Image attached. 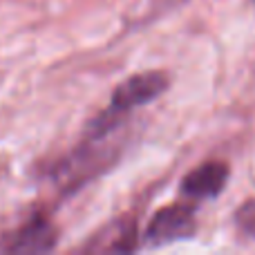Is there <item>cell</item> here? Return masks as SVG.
Returning <instances> with one entry per match:
<instances>
[{"label":"cell","mask_w":255,"mask_h":255,"mask_svg":"<svg viewBox=\"0 0 255 255\" xmlns=\"http://www.w3.org/2000/svg\"><path fill=\"white\" fill-rule=\"evenodd\" d=\"M58 244V231L47 215L34 213L25 224L4 238L0 251L4 253H49Z\"/></svg>","instance_id":"obj_4"},{"label":"cell","mask_w":255,"mask_h":255,"mask_svg":"<svg viewBox=\"0 0 255 255\" xmlns=\"http://www.w3.org/2000/svg\"><path fill=\"white\" fill-rule=\"evenodd\" d=\"M170 85L166 72H141L130 79H126L124 83L117 85V90L112 92L110 106L101 112L108 119H126L130 112L139 110V108L148 106V103L157 101Z\"/></svg>","instance_id":"obj_2"},{"label":"cell","mask_w":255,"mask_h":255,"mask_svg":"<svg viewBox=\"0 0 255 255\" xmlns=\"http://www.w3.org/2000/svg\"><path fill=\"white\" fill-rule=\"evenodd\" d=\"M124 121L126 119L117 121L99 115L90 124L85 139L65 159H61L52 172L54 181L63 193L72 195L119 161L126 145V141L119 139L124 132Z\"/></svg>","instance_id":"obj_1"},{"label":"cell","mask_w":255,"mask_h":255,"mask_svg":"<svg viewBox=\"0 0 255 255\" xmlns=\"http://www.w3.org/2000/svg\"><path fill=\"white\" fill-rule=\"evenodd\" d=\"M235 224L244 235L255 240V199H249L244 206L238 208L235 213Z\"/></svg>","instance_id":"obj_7"},{"label":"cell","mask_w":255,"mask_h":255,"mask_svg":"<svg viewBox=\"0 0 255 255\" xmlns=\"http://www.w3.org/2000/svg\"><path fill=\"white\" fill-rule=\"evenodd\" d=\"M197 233V217L193 202H177L172 206L159 208L150 217L143 233V244L150 249L168 247L175 242H186Z\"/></svg>","instance_id":"obj_3"},{"label":"cell","mask_w":255,"mask_h":255,"mask_svg":"<svg viewBox=\"0 0 255 255\" xmlns=\"http://www.w3.org/2000/svg\"><path fill=\"white\" fill-rule=\"evenodd\" d=\"M231 170L224 161H204L181 179V195L188 202H208L224 193Z\"/></svg>","instance_id":"obj_5"},{"label":"cell","mask_w":255,"mask_h":255,"mask_svg":"<svg viewBox=\"0 0 255 255\" xmlns=\"http://www.w3.org/2000/svg\"><path fill=\"white\" fill-rule=\"evenodd\" d=\"M136 224L132 220H117L103 226L97 235L90 238L83 251L92 253H128L136 249Z\"/></svg>","instance_id":"obj_6"}]
</instances>
